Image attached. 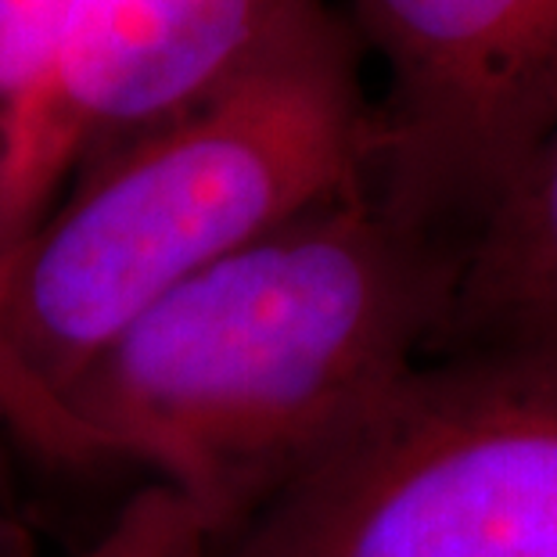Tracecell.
<instances>
[{"label":"cell","mask_w":557,"mask_h":557,"mask_svg":"<svg viewBox=\"0 0 557 557\" xmlns=\"http://www.w3.org/2000/svg\"><path fill=\"white\" fill-rule=\"evenodd\" d=\"M460 248L367 184L165 292L62 407L94 460L145 468L223 540L432 357Z\"/></svg>","instance_id":"6da1fadb"},{"label":"cell","mask_w":557,"mask_h":557,"mask_svg":"<svg viewBox=\"0 0 557 557\" xmlns=\"http://www.w3.org/2000/svg\"><path fill=\"white\" fill-rule=\"evenodd\" d=\"M363 65L346 11L284 0L212 87L83 162L0 252V352L62 403L165 292L371 184Z\"/></svg>","instance_id":"7a4b0ae2"},{"label":"cell","mask_w":557,"mask_h":557,"mask_svg":"<svg viewBox=\"0 0 557 557\" xmlns=\"http://www.w3.org/2000/svg\"><path fill=\"white\" fill-rule=\"evenodd\" d=\"M212 557H557V360L435 352Z\"/></svg>","instance_id":"3957f363"},{"label":"cell","mask_w":557,"mask_h":557,"mask_svg":"<svg viewBox=\"0 0 557 557\" xmlns=\"http://www.w3.org/2000/svg\"><path fill=\"white\" fill-rule=\"evenodd\" d=\"M346 18L385 73L374 195L465 245L557 120V0H349Z\"/></svg>","instance_id":"277c9868"},{"label":"cell","mask_w":557,"mask_h":557,"mask_svg":"<svg viewBox=\"0 0 557 557\" xmlns=\"http://www.w3.org/2000/svg\"><path fill=\"white\" fill-rule=\"evenodd\" d=\"M284 0H76L4 206L0 252L83 162L212 87Z\"/></svg>","instance_id":"5b68a950"},{"label":"cell","mask_w":557,"mask_h":557,"mask_svg":"<svg viewBox=\"0 0 557 557\" xmlns=\"http://www.w3.org/2000/svg\"><path fill=\"white\" fill-rule=\"evenodd\" d=\"M457 349L557 360V120L460 248L435 352Z\"/></svg>","instance_id":"8992f818"},{"label":"cell","mask_w":557,"mask_h":557,"mask_svg":"<svg viewBox=\"0 0 557 557\" xmlns=\"http://www.w3.org/2000/svg\"><path fill=\"white\" fill-rule=\"evenodd\" d=\"M76 0H0V206Z\"/></svg>","instance_id":"52a82bcc"},{"label":"cell","mask_w":557,"mask_h":557,"mask_svg":"<svg viewBox=\"0 0 557 557\" xmlns=\"http://www.w3.org/2000/svg\"><path fill=\"white\" fill-rule=\"evenodd\" d=\"M212 529L184 496L145 482L73 557H212Z\"/></svg>","instance_id":"ba28073f"},{"label":"cell","mask_w":557,"mask_h":557,"mask_svg":"<svg viewBox=\"0 0 557 557\" xmlns=\"http://www.w3.org/2000/svg\"><path fill=\"white\" fill-rule=\"evenodd\" d=\"M0 429L15 432L26 446L54 460H73V465L94 460L90 443L62 403L33 385L4 352H0Z\"/></svg>","instance_id":"9c48e42d"}]
</instances>
